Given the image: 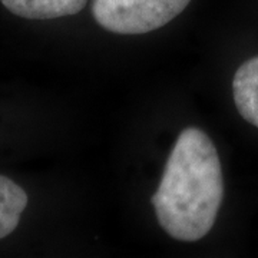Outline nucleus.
I'll list each match as a JSON object with an SVG mask.
<instances>
[{
    "label": "nucleus",
    "mask_w": 258,
    "mask_h": 258,
    "mask_svg": "<svg viewBox=\"0 0 258 258\" xmlns=\"http://www.w3.org/2000/svg\"><path fill=\"white\" fill-rule=\"evenodd\" d=\"M222 195V169L217 148L201 129H184L152 195L159 225L175 240H201L217 220Z\"/></svg>",
    "instance_id": "nucleus-1"
},
{
    "label": "nucleus",
    "mask_w": 258,
    "mask_h": 258,
    "mask_svg": "<svg viewBox=\"0 0 258 258\" xmlns=\"http://www.w3.org/2000/svg\"><path fill=\"white\" fill-rule=\"evenodd\" d=\"M232 95L241 116L258 128V56L248 59L237 69Z\"/></svg>",
    "instance_id": "nucleus-3"
},
{
    "label": "nucleus",
    "mask_w": 258,
    "mask_h": 258,
    "mask_svg": "<svg viewBox=\"0 0 258 258\" xmlns=\"http://www.w3.org/2000/svg\"><path fill=\"white\" fill-rule=\"evenodd\" d=\"M191 0H93L98 25L119 35H144L165 26Z\"/></svg>",
    "instance_id": "nucleus-2"
},
{
    "label": "nucleus",
    "mask_w": 258,
    "mask_h": 258,
    "mask_svg": "<svg viewBox=\"0 0 258 258\" xmlns=\"http://www.w3.org/2000/svg\"><path fill=\"white\" fill-rule=\"evenodd\" d=\"M26 205L28 194L25 189L0 174V240L16 230Z\"/></svg>",
    "instance_id": "nucleus-5"
},
{
    "label": "nucleus",
    "mask_w": 258,
    "mask_h": 258,
    "mask_svg": "<svg viewBox=\"0 0 258 258\" xmlns=\"http://www.w3.org/2000/svg\"><path fill=\"white\" fill-rule=\"evenodd\" d=\"M6 9L19 18L50 20L79 13L88 0H0Z\"/></svg>",
    "instance_id": "nucleus-4"
}]
</instances>
